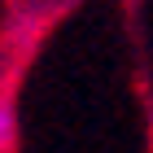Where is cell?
Returning <instances> with one entry per match:
<instances>
[{"mask_svg":"<svg viewBox=\"0 0 153 153\" xmlns=\"http://www.w3.org/2000/svg\"><path fill=\"white\" fill-rule=\"evenodd\" d=\"M13 140H18V118H13L9 101H0V153H9Z\"/></svg>","mask_w":153,"mask_h":153,"instance_id":"obj_1","label":"cell"}]
</instances>
